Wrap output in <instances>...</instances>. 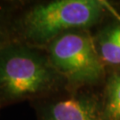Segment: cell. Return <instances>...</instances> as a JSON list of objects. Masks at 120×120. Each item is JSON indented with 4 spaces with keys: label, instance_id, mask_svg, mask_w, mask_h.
Instances as JSON below:
<instances>
[{
    "label": "cell",
    "instance_id": "6da1fadb",
    "mask_svg": "<svg viewBox=\"0 0 120 120\" xmlns=\"http://www.w3.org/2000/svg\"><path fill=\"white\" fill-rule=\"evenodd\" d=\"M65 80L47 53L21 39L6 40L0 47V104L41 97Z\"/></svg>",
    "mask_w": 120,
    "mask_h": 120
},
{
    "label": "cell",
    "instance_id": "7a4b0ae2",
    "mask_svg": "<svg viewBox=\"0 0 120 120\" xmlns=\"http://www.w3.org/2000/svg\"><path fill=\"white\" fill-rule=\"evenodd\" d=\"M106 12L99 0H54L31 6L18 23L22 41L33 46H47L52 40L72 30H87Z\"/></svg>",
    "mask_w": 120,
    "mask_h": 120
},
{
    "label": "cell",
    "instance_id": "3957f363",
    "mask_svg": "<svg viewBox=\"0 0 120 120\" xmlns=\"http://www.w3.org/2000/svg\"><path fill=\"white\" fill-rule=\"evenodd\" d=\"M46 49L52 65L71 86H92L105 75V65L87 30L66 32L52 40Z\"/></svg>",
    "mask_w": 120,
    "mask_h": 120
},
{
    "label": "cell",
    "instance_id": "277c9868",
    "mask_svg": "<svg viewBox=\"0 0 120 120\" xmlns=\"http://www.w3.org/2000/svg\"><path fill=\"white\" fill-rule=\"evenodd\" d=\"M38 113L39 120H103L100 99L83 92L42 102Z\"/></svg>",
    "mask_w": 120,
    "mask_h": 120
},
{
    "label": "cell",
    "instance_id": "5b68a950",
    "mask_svg": "<svg viewBox=\"0 0 120 120\" xmlns=\"http://www.w3.org/2000/svg\"><path fill=\"white\" fill-rule=\"evenodd\" d=\"M97 52L103 64L120 69V21L103 27L94 38Z\"/></svg>",
    "mask_w": 120,
    "mask_h": 120
},
{
    "label": "cell",
    "instance_id": "8992f818",
    "mask_svg": "<svg viewBox=\"0 0 120 120\" xmlns=\"http://www.w3.org/2000/svg\"><path fill=\"white\" fill-rule=\"evenodd\" d=\"M100 105L103 120H120V69L107 77Z\"/></svg>",
    "mask_w": 120,
    "mask_h": 120
},
{
    "label": "cell",
    "instance_id": "52a82bcc",
    "mask_svg": "<svg viewBox=\"0 0 120 120\" xmlns=\"http://www.w3.org/2000/svg\"><path fill=\"white\" fill-rule=\"evenodd\" d=\"M4 28H5V17H4V13L3 10L0 9V47L6 41V40H4Z\"/></svg>",
    "mask_w": 120,
    "mask_h": 120
}]
</instances>
